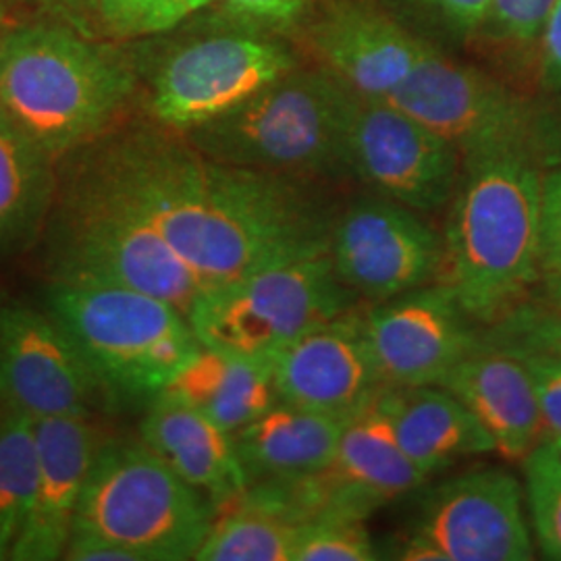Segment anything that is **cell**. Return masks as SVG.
<instances>
[{
  "label": "cell",
  "instance_id": "obj_11",
  "mask_svg": "<svg viewBox=\"0 0 561 561\" xmlns=\"http://www.w3.org/2000/svg\"><path fill=\"white\" fill-rule=\"evenodd\" d=\"M385 101L435 129L461 162L503 150H537L541 123L530 102L472 65L431 50Z\"/></svg>",
  "mask_w": 561,
  "mask_h": 561
},
{
  "label": "cell",
  "instance_id": "obj_14",
  "mask_svg": "<svg viewBox=\"0 0 561 561\" xmlns=\"http://www.w3.org/2000/svg\"><path fill=\"white\" fill-rule=\"evenodd\" d=\"M362 322L382 385L391 387L442 385L482 347V327L442 283L362 306Z\"/></svg>",
  "mask_w": 561,
  "mask_h": 561
},
{
  "label": "cell",
  "instance_id": "obj_25",
  "mask_svg": "<svg viewBox=\"0 0 561 561\" xmlns=\"http://www.w3.org/2000/svg\"><path fill=\"white\" fill-rule=\"evenodd\" d=\"M57 192V161L0 106V261L41 238Z\"/></svg>",
  "mask_w": 561,
  "mask_h": 561
},
{
  "label": "cell",
  "instance_id": "obj_37",
  "mask_svg": "<svg viewBox=\"0 0 561 561\" xmlns=\"http://www.w3.org/2000/svg\"><path fill=\"white\" fill-rule=\"evenodd\" d=\"M537 76L545 92L561 96V0H556L537 44Z\"/></svg>",
  "mask_w": 561,
  "mask_h": 561
},
{
  "label": "cell",
  "instance_id": "obj_35",
  "mask_svg": "<svg viewBox=\"0 0 561 561\" xmlns=\"http://www.w3.org/2000/svg\"><path fill=\"white\" fill-rule=\"evenodd\" d=\"M13 7H25L41 18L62 21L88 36L102 38L99 2L101 0H9Z\"/></svg>",
  "mask_w": 561,
  "mask_h": 561
},
{
  "label": "cell",
  "instance_id": "obj_26",
  "mask_svg": "<svg viewBox=\"0 0 561 561\" xmlns=\"http://www.w3.org/2000/svg\"><path fill=\"white\" fill-rule=\"evenodd\" d=\"M202 542L198 561H294L301 524L259 503L233 500Z\"/></svg>",
  "mask_w": 561,
  "mask_h": 561
},
{
  "label": "cell",
  "instance_id": "obj_29",
  "mask_svg": "<svg viewBox=\"0 0 561 561\" xmlns=\"http://www.w3.org/2000/svg\"><path fill=\"white\" fill-rule=\"evenodd\" d=\"M482 343L510 354L561 356V310L528 296L500 321L482 329Z\"/></svg>",
  "mask_w": 561,
  "mask_h": 561
},
{
  "label": "cell",
  "instance_id": "obj_19",
  "mask_svg": "<svg viewBox=\"0 0 561 561\" xmlns=\"http://www.w3.org/2000/svg\"><path fill=\"white\" fill-rule=\"evenodd\" d=\"M34 428L38 484L9 560L55 561L65 558L81 489L99 454L96 433L85 416L44 419Z\"/></svg>",
  "mask_w": 561,
  "mask_h": 561
},
{
  "label": "cell",
  "instance_id": "obj_30",
  "mask_svg": "<svg viewBox=\"0 0 561 561\" xmlns=\"http://www.w3.org/2000/svg\"><path fill=\"white\" fill-rule=\"evenodd\" d=\"M210 0H101L102 38L127 42L175 30Z\"/></svg>",
  "mask_w": 561,
  "mask_h": 561
},
{
  "label": "cell",
  "instance_id": "obj_20",
  "mask_svg": "<svg viewBox=\"0 0 561 561\" xmlns=\"http://www.w3.org/2000/svg\"><path fill=\"white\" fill-rule=\"evenodd\" d=\"M442 387L481 422L503 460L522 463L547 439L535 385L520 356L482 343L443 379Z\"/></svg>",
  "mask_w": 561,
  "mask_h": 561
},
{
  "label": "cell",
  "instance_id": "obj_21",
  "mask_svg": "<svg viewBox=\"0 0 561 561\" xmlns=\"http://www.w3.org/2000/svg\"><path fill=\"white\" fill-rule=\"evenodd\" d=\"M141 442L159 454L183 481L202 491L213 505L225 507L240 497L248 482L233 433L175 396L159 393L148 403Z\"/></svg>",
  "mask_w": 561,
  "mask_h": 561
},
{
  "label": "cell",
  "instance_id": "obj_28",
  "mask_svg": "<svg viewBox=\"0 0 561 561\" xmlns=\"http://www.w3.org/2000/svg\"><path fill=\"white\" fill-rule=\"evenodd\" d=\"M524 497L530 520L547 560L561 561V451L545 439L522 461Z\"/></svg>",
  "mask_w": 561,
  "mask_h": 561
},
{
  "label": "cell",
  "instance_id": "obj_39",
  "mask_svg": "<svg viewBox=\"0 0 561 561\" xmlns=\"http://www.w3.org/2000/svg\"><path fill=\"white\" fill-rule=\"evenodd\" d=\"M422 4L439 15L449 27L463 34H479L489 13L491 0H421Z\"/></svg>",
  "mask_w": 561,
  "mask_h": 561
},
{
  "label": "cell",
  "instance_id": "obj_31",
  "mask_svg": "<svg viewBox=\"0 0 561 561\" xmlns=\"http://www.w3.org/2000/svg\"><path fill=\"white\" fill-rule=\"evenodd\" d=\"M362 518L329 516L301 524L294 561L381 560Z\"/></svg>",
  "mask_w": 561,
  "mask_h": 561
},
{
  "label": "cell",
  "instance_id": "obj_13",
  "mask_svg": "<svg viewBox=\"0 0 561 561\" xmlns=\"http://www.w3.org/2000/svg\"><path fill=\"white\" fill-rule=\"evenodd\" d=\"M421 215L375 192L340 208L329 256L341 283L368 304L437 283L445 238Z\"/></svg>",
  "mask_w": 561,
  "mask_h": 561
},
{
  "label": "cell",
  "instance_id": "obj_22",
  "mask_svg": "<svg viewBox=\"0 0 561 561\" xmlns=\"http://www.w3.org/2000/svg\"><path fill=\"white\" fill-rule=\"evenodd\" d=\"M345 421L285 401L275 403L233 433L248 486L304 479L329 468Z\"/></svg>",
  "mask_w": 561,
  "mask_h": 561
},
{
  "label": "cell",
  "instance_id": "obj_32",
  "mask_svg": "<svg viewBox=\"0 0 561 561\" xmlns=\"http://www.w3.org/2000/svg\"><path fill=\"white\" fill-rule=\"evenodd\" d=\"M556 0H491L479 34L516 48L537 46Z\"/></svg>",
  "mask_w": 561,
  "mask_h": 561
},
{
  "label": "cell",
  "instance_id": "obj_17",
  "mask_svg": "<svg viewBox=\"0 0 561 561\" xmlns=\"http://www.w3.org/2000/svg\"><path fill=\"white\" fill-rule=\"evenodd\" d=\"M319 479L327 497V518L362 520L428 479L401 449L387 385L345 421L335 458L319 472Z\"/></svg>",
  "mask_w": 561,
  "mask_h": 561
},
{
  "label": "cell",
  "instance_id": "obj_7",
  "mask_svg": "<svg viewBox=\"0 0 561 561\" xmlns=\"http://www.w3.org/2000/svg\"><path fill=\"white\" fill-rule=\"evenodd\" d=\"M229 18L161 46L129 44L157 123L185 134L298 67L291 48L268 27Z\"/></svg>",
  "mask_w": 561,
  "mask_h": 561
},
{
  "label": "cell",
  "instance_id": "obj_36",
  "mask_svg": "<svg viewBox=\"0 0 561 561\" xmlns=\"http://www.w3.org/2000/svg\"><path fill=\"white\" fill-rule=\"evenodd\" d=\"M231 15L268 30L287 27L301 20L312 0H225Z\"/></svg>",
  "mask_w": 561,
  "mask_h": 561
},
{
  "label": "cell",
  "instance_id": "obj_2",
  "mask_svg": "<svg viewBox=\"0 0 561 561\" xmlns=\"http://www.w3.org/2000/svg\"><path fill=\"white\" fill-rule=\"evenodd\" d=\"M140 90L129 44L48 18L0 34V106L55 161L127 119Z\"/></svg>",
  "mask_w": 561,
  "mask_h": 561
},
{
  "label": "cell",
  "instance_id": "obj_6",
  "mask_svg": "<svg viewBox=\"0 0 561 561\" xmlns=\"http://www.w3.org/2000/svg\"><path fill=\"white\" fill-rule=\"evenodd\" d=\"M46 304L99 393L117 405L150 403L202 350L187 314L144 291L50 280Z\"/></svg>",
  "mask_w": 561,
  "mask_h": 561
},
{
  "label": "cell",
  "instance_id": "obj_8",
  "mask_svg": "<svg viewBox=\"0 0 561 561\" xmlns=\"http://www.w3.org/2000/svg\"><path fill=\"white\" fill-rule=\"evenodd\" d=\"M215 524L213 502L146 443L99 449L71 530L119 542L140 561L196 560Z\"/></svg>",
  "mask_w": 561,
  "mask_h": 561
},
{
  "label": "cell",
  "instance_id": "obj_41",
  "mask_svg": "<svg viewBox=\"0 0 561 561\" xmlns=\"http://www.w3.org/2000/svg\"><path fill=\"white\" fill-rule=\"evenodd\" d=\"M13 4L9 2V0H0V34L9 27V25H13V21H11V13H13Z\"/></svg>",
  "mask_w": 561,
  "mask_h": 561
},
{
  "label": "cell",
  "instance_id": "obj_34",
  "mask_svg": "<svg viewBox=\"0 0 561 561\" xmlns=\"http://www.w3.org/2000/svg\"><path fill=\"white\" fill-rule=\"evenodd\" d=\"M561 275V164L542 180L541 275Z\"/></svg>",
  "mask_w": 561,
  "mask_h": 561
},
{
  "label": "cell",
  "instance_id": "obj_4",
  "mask_svg": "<svg viewBox=\"0 0 561 561\" xmlns=\"http://www.w3.org/2000/svg\"><path fill=\"white\" fill-rule=\"evenodd\" d=\"M42 236L50 280L136 289L185 314L204 291L152 222L67 157L57 161V192Z\"/></svg>",
  "mask_w": 561,
  "mask_h": 561
},
{
  "label": "cell",
  "instance_id": "obj_3",
  "mask_svg": "<svg viewBox=\"0 0 561 561\" xmlns=\"http://www.w3.org/2000/svg\"><path fill=\"white\" fill-rule=\"evenodd\" d=\"M542 180L537 150L461 162L437 283L482 329L526 300L541 279Z\"/></svg>",
  "mask_w": 561,
  "mask_h": 561
},
{
  "label": "cell",
  "instance_id": "obj_10",
  "mask_svg": "<svg viewBox=\"0 0 561 561\" xmlns=\"http://www.w3.org/2000/svg\"><path fill=\"white\" fill-rule=\"evenodd\" d=\"M524 489L502 468H477L426 493L400 537L405 561H528L535 558Z\"/></svg>",
  "mask_w": 561,
  "mask_h": 561
},
{
  "label": "cell",
  "instance_id": "obj_5",
  "mask_svg": "<svg viewBox=\"0 0 561 561\" xmlns=\"http://www.w3.org/2000/svg\"><path fill=\"white\" fill-rule=\"evenodd\" d=\"M356 92L300 65L215 119L185 131L213 161L301 181L347 173L345 134Z\"/></svg>",
  "mask_w": 561,
  "mask_h": 561
},
{
  "label": "cell",
  "instance_id": "obj_15",
  "mask_svg": "<svg viewBox=\"0 0 561 561\" xmlns=\"http://www.w3.org/2000/svg\"><path fill=\"white\" fill-rule=\"evenodd\" d=\"M99 393L85 362L57 322L25 306L0 308V401L38 422L85 416Z\"/></svg>",
  "mask_w": 561,
  "mask_h": 561
},
{
  "label": "cell",
  "instance_id": "obj_33",
  "mask_svg": "<svg viewBox=\"0 0 561 561\" xmlns=\"http://www.w3.org/2000/svg\"><path fill=\"white\" fill-rule=\"evenodd\" d=\"M520 356L541 408L547 439L561 442V356L551 354H514Z\"/></svg>",
  "mask_w": 561,
  "mask_h": 561
},
{
  "label": "cell",
  "instance_id": "obj_12",
  "mask_svg": "<svg viewBox=\"0 0 561 561\" xmlns=\"http://www.w3.org/2000/svg\"><path fill=\"white\" fill-rule=\"evenodd\" d=\"M347 173L422 215L454 201L461 157L454 144L393 102L354 96L345 134Z\"/></svg>",
  "mask_w": 561,
  "mask_h": 561
},
{
  "label": "cell",
  "instance_id": "obj_1",
  "mask_svg": "<svg viewBox=\"0 0 561 561\" xmlns=\"http://www.w3.org/2000/svg\"><path fill=\"white\" fill-rule=\"evenodd\" d=\"M67 159L152 222L202 289L329 250L337 208L314 181L213 161L152 117L123 119Z\"/></svg>",
  "mask_w": 561,
  "mask_h": 561
},
{
  "label": "cell",
  "instance_id": "obj_18",
  "mask_svg": "<svg viewBox=\"0 0 561 561\" xmlns=\"http://www.w3.org/2000/svg\"><path fill=\"white\" fill-rule=\"evenodd\" d=\"M310 46L322 69L356 94L389 99L433 50L381 11L341 2L310 27Z\"/></svg>",
  "mask_w": 561,
  "mask_h": 561
},
{
  "label": "cell",
  "instance_id": "obj_9",
  "mask_svg": "<svg viewBox=\"0 0 561 561\" xmlns=\"http://www.w3.org/2000/svg\"><path fill=\"white\" fill-rule=\"evenodd\" d=\"M360 304L324 250L204 289L187 319L204 347L273 360L287 343Z\"/></svg>",
  "mask_w": 561,
  "mask_h": 561
},
{
  "label": "cell",
  "instance_id": "obj_40",
  "mask_svg": "<svg viewBox=\"0 0 561 561\" xmlns=\"http://www.w3.org/2000/svg\"><path fill=\"white\" fill-rule=\"evenodd\" d=\"M535 298L561 310V275L556 273H542L541 279L537 283L535 291L530 294Z\"/></svg>",
  "mask_w": 561,
  "mask_h": 561
},
{
  "label": "cell",
  "instance_id": "obj_27",
  "mask_svg": "<svg viewBox=\"0 0 561 561\" xmlns=\"http://www.w3.org/2000/svg\"><path fill=\"white\" fill-rule=\"evenodd\" d=\"M38 484V447L34 422L7 412L0 421V561L11 549L32 510Z\"/></svg>",
  "mask_w": 561,
  "mask_h": 561
},
{
  "label": "cell",
  "instance_id": "obj_23",
  "mask_svg": "<svg viewBox=\"0 0 561 561\" xmlns=\"http://www.w3.org/2000/svg\"><path fill=\"white\" fill-rule=\"evenodd\" d=\"M387 387L401 449L426 477L463 458L495 451L481 422L442 385Z\"/></svg>",
  "mask_w": 561,
  "mask_h": 561
},
{
  "label": "cell",
  "instance_id": "obj_16",
  "mask_svg": "<svg viewBox=\"0 0 561 561\" xmlns=\"http://www.w3.org/2000/svg\"><path fill=\"white\" fill-rule=\"evenodd\" d=\"M279 401L350 419L382 387L364 333L362 304L322 322L273 356Z\"/></svg>",
  "mask_w": 561,
  "mask_h": 561
},
{
  "label": "cell",
  "instance_id": "obj_38",
  "mask_svg": "<svg viewBox=\"0 0 561 561\" xmlns=\"http://www.w3.org/2000/svg\"><path fill=\"white\" fill-rule=\"evenodd\" d=\"M65 560L140 561L136 553H131L119 542L111 541L96 533H85V530H71V537L65 549Z\"/></svg>",
  "mask_w": 561,
  "mask_h": 561
},
{
  "label": "cell",
  "instance_id": "obj_24",
  "mask_svg": "<svg viewBox=\"0 0 561 561\" xmlns=\"http://www.w3.org/2000/svg\"><path fill=\"white\" fill-rule=\"evenodd\" d=\"M164 393L185 401L229 433L279 403L273 360L245 358L204 345L164 387Z\"/></svg>",
  "mask_w": 561,
  "mask_h": 561
}]
</instances>
